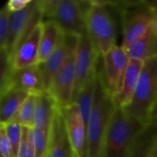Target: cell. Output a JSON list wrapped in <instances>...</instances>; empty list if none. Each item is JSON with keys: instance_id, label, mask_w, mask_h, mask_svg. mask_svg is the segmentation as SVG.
Masks as SVG:
<instances>
[{"instance_id": "f1b7e54d", "label": "cell", "mask_w": 157, "mask_h": 157, "mask_svg": "<svg viewBox=\"0 0 157 157\" xmlns=\"http://www.w3.org/2000/svg\"><path fill=\"white\" fill-rule=\"evenodd\" d=\"M0 153L3 157H16L13 146L5 130L0 126Z\"/></svg>"}, {"instance_id": "5b68a950", "label": "cell", "mask_w": 157, "mask_h": 157, "mask_svg": "<svg viewBox=\"0 0 157 157\" xmlns=\"http://www.w3.org/2000/svg\"><path fill=\"white\" fill-rule=\"evenodd\" d=\"M122 17V42L125 47L142 37L151 27L153 11L150 2H116Z\"/></svg>"}, {"instance_id": "9a60e30c", "label": "cell", "mask_w": 157, "mask_h": 157, "mask_svg": "<svg viewBox=\"0 0 157 157\" xmlns=\"http://www.w3.org/2000/svg\"><path fill=\"white\" fill-rule=\"evenodd\" d=\"M11 87L18 88L29 95H39L47 91L40 65H32L19 70H14Z\"/></svg>"}, {"instance_id": "4316f807", "label": "cell", "mask_w": 157, "mask_h": 157, "mask_svg": "<svg viewBox=\"0 0 157 157\" xmlns=\"http://www.w3.org/2000/svg\"><path fill=\"white\" fill-rule=\"evenodd\" d=\"M17 157H36L30 134V129L29 128L23 127L22 139L17 150Z\"/></svg>"}, {"instance_id": "6da1fadb", "label": "cell", "mask_w": 157, "mask_h": 157, "mask_svg": "<svg viewBox=\"0 0 157 157\" xmlns=\"http://www.w3.org/2000/svg\"><path fill=\"white\" fill-rule=\"evenodd\" d=\"M116 109L114 98L109 94L103 84L98 63V86L86 124V157H102L105 138Z\"/></svg>"}, {"instance_id": "d6986e66", "label": "cell", "mask_w": 157, "mask_h": 157, "mask_svg": "<svg viewBox=\"0 0 157 157\" xmlns=\"http://www.w3.org/2000/svg\"><path fill=\"white\" fill-rule=\"evenodd\" d=\"M29 95L26 92L11 87L0 93V121L1 124L13 121L21 105Z\"/></svg>"}, {"instance_id": "603a6c76", "label": "cell", "mask_w": 157, "mask_h": 157, "mask_svg": "<svg viewBox=\"0 0 157 157\" xmlns=\"http://www.w3.org/2000/svg\"><path fill=\"white\" fill-rule=\"evenodd\" d=\"M36 157H48L51 129H30Z\"/></svg>"}, {"instance_id": "f546056e", "label": "cell", "mask_w": 157, "mask_h": 157, "mask_svg": "<svg viewBox=\"0 0 157 157\" xmlns=\"http://www.w3.org/2000/svg\"><path fill=\"white\" fill-rule=\"evenodd\" d=\"M32 0H9L6 6L11 13L18 12L30 5Z\"/></svg>"}, {"instance_id": "e0dca14e", "label": "cell", "mask_w": 157, "mask_h": 157, "mask_svg": "<svg viewBox=\"0 0 157 157\" xmlns=\"http://www.w3.org/2000/svg\"><path fill=\"white\" fill-rule=\"evenodd\" d=\"M123 48L131 60L144 63L157 56V35L151 27L142 37Z\"/></svg>"}, {"instance_id": "30bf717a", "label": "cell", "mask_w": 157, "mask_h": 157, "mask_svg": "<svg viewBox=\"0 0 157 157\" xmlns=\"http://www.w3.org/2000/svg\"><path fill=\"white\" fill-rule=\"evenodd\" d=\"M75 48L76 43L71 49L64 64L54 77L49 89V92L61 109L71 105L74 99L75 86Z\"/></svg>"}, {"instance_id": "ba28073f", "label": "cell", "mask_w": 157, "mask_h": 157, "mask_svg": "<svg viewBox=\"0 0 157 157\" xmlns=\"http://www.w3.org/2000/svg\"><path fill=\"white\" fill-rule=\"evenodd\" d=\"M88 1L60 0L52 18L64 34L78 37L86 32Z\"/></svg>"}, {"instance_id": "4dcf8cb0", "label": "cell", "mask_w": 157, "mask_h": 157, "mask_svg": "<svg viewBox=\"0 0 157 157\" xmlns=\"http://www.w3.org/2000/svg\"><path fill=\"white\" fill-rule=\"evenodd\" d=\"M153 11V22H152V28L154 31L157 35V2H150Z\"/></svg>"}, {"instance_id": "3957f363", "label": "cell", "mask_w": 157, "mask_h": 157, "mask_svg": "<svg viewBox=\"0 0 157 157\" xmlns=\"http://www.w3.org/2000/svg\"><path fill=\"white\" fill-rule=\"evenodd\" d=\"M109 6V2L88 1L86 13V32L100 56L117 46L115 25Z\"/></svg>"}, {"instance_id": "e575fe53", "label": "cell", "mask_w": 157, "mask_h": 157, "mask_svg": "<svg viewBox=\"0 0 157 157\" xmlns=\"http://www.w3.org/2000/svg\"><path fill=\"white\" fill-rule=\"evenodd\" d=\"M0 157H3V156H1V155H0Z\"/></svg>"}, {"instance_id": "83f0119b", "label": "cell", "mask_w": 157, "mask_h": 157, "mask_svg": "<svg viewBox=\"0 0 157 157\" xmlns=\"http://www.w3.org/2000/svg\"><path fill=\"white\" fill-rule=\"evenodd\" d=\"M60 0H38V6L41 12L43 21L52 20Z\"/></svg>"}, {"instance_id": "7a4b0ae2", "label": "cell", "mask_w": 157, "mask_h": 157, "mask_svg": "<svg viewBox=\"0 0 157 157\" xmlns=\"http://www.w3.org/2000/svg\"><path fill=\"white\" fill-rule=\"evenodd\" d=\"M148 124L117 107L107 132L102 157H128Z\"/></svg>"}, {"instance_id": "d4e9b609", "label": "cell", "mask_w": 157, "mask_h": 157, "mask_svg": "<svg viewBox=\"0 0 157 157\" xmlns=\"http://www.w3.org/2000/svg\"><path fill=\"white\" fill-rule=\"evenodd\" d=\"M0 126L4 128L8 139L10 140L11 144L14 149V152H15V155L17 157V150H18V147L20 145L21 139H22L23 127L16 121V119H14L13 121H11L7 123L0 124Z\"/></svg>"}, {"instance_id": "d6a6232c", "label": "cell", "mask_w": 157, "mask_h": 157, "mask_svg": "<svg viewBox=\"0 0 157 157\" xmlns=\"http://www.w3.org/2000/svg\"><path fill=\"white\" fill-rule=\"evenodd\" d=\"M152 157H157V140L155 145V148H154V151H153V154H152Z\"/></svg>"}, {"instance_id": "7c38bea8", "label": "cell", "mask_w": 157, "mask_h": 157, "mask_svg": "<svg viewBox=\"0 0 157 157\" xmlns=\"http://www.w3.org/2000/svg\"><path fill=\"white\" fill-rule=\"evenodd\" d=\"M76 41L77 37L63 33L59 44L52 52V53L47 58L45 62L39 64L47 91H49L54 77L64 64L71 49L76 43Z\"/></svg>"}, {"instance_id": "cb8c5ba5", "label": "cell", "mask_w": 157, "mask_h": 157, "mask_svg": "<svg viewBox=\"0 0 157 157\" xmlns=\"http://www.w3.org/2000/svg\"><path fill=\"white\" fill-rule=\"evenodd\" d=\"M35 95H29L17 113L16 121L25 128L32 129L35 117Z\"/></svg>"}, {"instance_id": "4fadbf2b", "label": "cell", "mask_w": 157, "mask_h": 157, "mask_svg": "<svg viewBox=\"0 0 157 157\" xmlns=\"http://www.w3.org/2000/svg\"><path fill=\"white\" fill-rule=\"evenodd\" d=\"M41 29L42 22H40L17 47L11 58L14 70L39 64Z\"/></svg>"}, {"instance_id": "277c9868", "label": "cell", "mask_w": 157, "mask_h": 157, "mask_svg": "<svg viewBox=\"0 0 157 157\" xmlns=\"http://www.w3.org/2000/svg\"><path fill=\"white\" fill-rule=\"evenodd\" d=\"M156 100L157 56L144 62L133 98L123 109L138 120L150 123L151 110Z\"/></svg>"}, {"instance_id": "484cf974", "label": "cell", "mask_w": 157, "mask_h": 157, "mask_svg": "<svg viewBox=\"0 0 157 157\" xmlns=\"http://www.w3.org/2000/svg\"><path fill=\"white\" fill-rule=\"evenodd\" d=\"M10 15L11 12L5 5L0 10V51H4L6 52L7 48Z\"/></svg>"}, {"instance_id": "ffe728a7", "label": "cell", "mask_w": 157, "mask_h": 157, "mask_svg": "<svg viewBox=\"0 0 157 157\" xmlns=\"http://www.w3.org/2000/svg\"><path fill=\"white\" fill-rule=\"evenodd\" d=\"M63 32L54 20L42 21L39 64L45 62L59 44Z\"/></svg>"}, {"instance_id": "2e32d148", "label": "cell", "mask_w": 157, "mask_h": 157, "mask_svg": "<svg viewBox=\"0 0 157 157\" xmlns=\"http://www.w3.org/2000/svg\"><path fill=\"white\" fill-rule=\"evenodd\" d=\"M144 63L142 61H130L121 89L118 95L114 98V101L118 108L125 109L132 102L144 67Z\"/></svg>"}, {"instance_id": "8992f818", "label": "cell", "mask_w": 157, "mask_h": 157, "mask_svg": "<svg viewBox=\"0 0 157 157\" xmlns=\"http://www.w3.org/2000/svg\"><path fill=\"white\" fill-rule=\"evenodd\" d=\"M43 21L38 1L32 0L29 6L21 11L11 13L6 52L11 60L14 52L31 31Z\"/></svg>"}, {"instance_id": "1f68e13d", "label": "cell", "mask_w": 157, "mask_h": 157, "mask_svg": "<svg viewBox=\"0 0 157 157\" xmlns=\"http://www.w3.org/2000/svg\"><path fill=\"white\" fill-rule=\"evenodd\" d=\"M157 121V100L155 103L152 110H151V114H150V122Z\"/></svg>"}, {"instance_id": "7402d4cb", "label": "cell", "mask_w": 157, "mask_h": 157, "mask_svg": "<svg viewBox=\"0 0 157 157\" xmlns=\"http://www.w3.org/2000/svg\"><path fill=\"white\" fill-rule=\"evenodd\" d=\"M157 140V124L150 122L138 138L128 157H152Z\"/></svg>"}, {"instance_id": "8fae6325", "label": "cell", "mask_w": 157, "mask_h": 157, "mask_svg": "<svg viewBox=\"0 0 157 157\" xmlns=\"http://www.w3.org/2000/svg\"><path fill=\"white\" fill-rule=\"evenodd\" d=\"M66 131L75 157H86V125L76 103L63 109Z\"/></svg>"}, {"instance_id": "ac0fdd59", "label": "cell", "mask_w": 157, "mask_h": 157, "mask_svg": "<svg viewBox=\"0 0 157 157\" xmlns=\"http://www.w3.org/2000/svg\"><path fill=\"white\" fill-rule=\"evenodd\" d=\"M60 107L49 91L39 94L35 98L34 126L37 129H51L56 111Z\"/></svg>"}, {"instance_id": "44dd1931", "label": "cell", "mask_w": 157, "mask_h": 157, "mask_svg": "<svg viewBox=\"0 0 157 157\" xmlns=\"http://www.w3.org/2000/svg\"><path fill=\"white\" fill-rule=\"evenodd\" d=\"M98 68L95 70V72L91 75L89 79L86 81V83L84 85V86L81 88L75 101L73 102L78 105L80 111L83 115L86 125L87 124L89 115L91 113V109L93 107L97 86H98Z\"/></svg>"}, {"instance_id": "52a82bcc", "label": "cell", "mask_w": 157, "mask_h": 157, "mask_svg": "<svg viewBox=\"0 0 157 157\" xmlns=\"http://www.w3.org/2000/svg\"><path fill=\"white\" fill-rule=\"evenodd\" d=\"M130 61L131 59L121 45L113 47L101 56V64H99L101 78L107 91L113 98L121 89Z\"/></svg>"}, {"instance_id": "9c48e42d", "label": "cell", "mask_w": 157, "mask_h": 157, "mask_svg": "<svg viewBox=\"0 0 157 157\" xmlns=\"http://www.w3.org/2000/svg\"><path fill=\"white\" fill-rule=\"evenodd\" d=\"M100 57L87 32L77 37L75 48V86L73 102L81 88L98 68Z\"/></svg>"}, {"instance_id": "836d02e7", "label": "cell", "mask_w": 157, "mask_h": 157, "mask_svg": "<svg viewBox=\"0 0 157 157\" xmlns=\"http://www.w3.org/2000/svg\"><path fill=\"white\" fill-rule=\"evenodd\" d=\"M152 122H155V123H156V124H157V121H152Z\"/></svg>"}, {"instance_id": "5bb4252c", "label": "cell", "mask_w": 157, "mask_h": 157, "mask_svg": "<svg viewBox=\"0 0 157 157\" xmlns=\"http://www.w3.org/2000/svg\"><path fill=\"white\" fill-rule=\"evenodd\" d=\"M48 157H75L66 131L63 109L61 108L57 109L52 124Z\"/></svg>"}]
</instances>
